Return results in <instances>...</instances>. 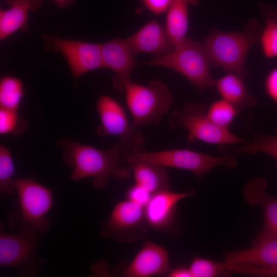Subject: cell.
Instances as JSON below:
<instances>
[{"label":"cell","instance_id":"cell-1","mask_svg":"<svg viewBox=\"0 0 277 277\" xmlns=\"http://www.w3.org/2000/svg\"><path fill=\"white\" fill-rule=\"evenodd\" d=\"M57 144L64 151L63 160L73 168L71 181L90 177L96 189H104L107 186L110 177L124 180L131 174V171L128 167L119 164L120 157L126 156L127 153L118 142L105 150L69 139L60 140Z\"/></svg>","mask_w":277,"mask_h":277},{"label":"cell","instance_id":"cell-2","mask_svg":"<svg viewBox=\"0 0 277 277\" xmlns=\"http://www.w3.org/2000/svg\"><path fill=\"white\" fill-rule=\"evenodd\" d=\"M12 184L17 200L8 216L10 227L27 233L47 232L50 221L46 215L53 203L51 189L29 178L15 179Z\"/></svg>","mask_w":277,"mask_h":277},{"label":"cell","instance_id":"cell-3","mask_svg":"<svg viewBox=\"0 0 277 277\" xmlns=\"http://www.w3.org/2000/svg\"><path fill=\"white\" fill-rule=\"evenodd\" d=\"M262 32L260 24L254 19L247 22L241 31L225 32L213 28L204 43L211 65L245 77L247 53L252 46L259 42Z\"/></svg>","mask_w":277,"mask_h":277},{"label":"cell","instance_id":"cell-4","mask_svg":"<svg viewBox=\"0 0 277 277\" xmlns=\"http://www.w3.org/2000/svg\"><path fill=\"white\" fill-rule=\"evenodd\" d=\"M171 69L186 77L201 93L214 87L211 62L204 43L186 36L169 53L147 62Z\"/></svg>","mask_w":277,"mask_h":277},{"label":"cell","instance_id":"cell-5","mask_svg":"<svg viewBox=\"0 0 277 277\" xmlns=\"http://www.w3.org/2000/svg\"><path fill=\"white\" fill-rule=\"evenodd\" d=\"M124 91L132 117L131 125L135 128L158 126L173 102L168 86L156 79L152 80L146 86L130 80L125 84Z\"/></svg>","mask_w":277,"mask_h":277},{"label":"cell","instance_id":"cell-6","mask_svg":"<svg viewBox=\"0 0 277 277\" xmlns=\"http://www.w3.org/2000/svg\"><path fill=\"white\" fill-rule=\"evenodd\" d=\"M126 161H143L164 167L184 169L202 180L213 168L224 166L233 169L237 157L229 154L213 156L188 149H174L153 152L142 151L124 158Z\"/></svg>","mask_w":277,"mask_h":277},{"label":"cell","instance_id":"cell-7","mask_svg":"<svg viewBox=\"0 0 277 277\" xmlns=\"http://www.w3.org/2000/svg\"><path fill=\"white\" fill-rule=\"evenodd\" d=\"M208 105L195 102H186L180 110L171 112L169 124L171 128L184 127L188 132L190 143L198 141L221 145L244 142L246 140L235 135L229 131L215 125L208 117Z\"/></svg>","mask_w":277,"mask_h":277},{"label":"cell","instance_id":"cell-8","mask_svg":"<svg viewBox=\"0 0 277 277\" xmlns=\"http://www.w3.org/2000/svg\"><path fill=\"white\" fill-rule=\"evenodd\" d=\"M96 109L101 121L97 131L98 134L117 136L118 142L126 151V156L145 151V136L130 124L124 108L117 101L109 95H102L97 101Z\"/></svg>","mask_w":277,"mask_h":277},{"label":"cell","instance_id":"cell-9","mask_svg":"<svg viewBox=\"0 0 277 277\" xmlns=\"http://www.w3.org/2000/svg\"><path fill=\"white\" fill-rule=\"evenodd\" d=\"M0 230V265L16 269L22 276L36 275L43 260L37 259L36 251L39 243L38 233L17 231L11 234Z\"/></svg>","mask_w":277,"mask_h":277},{"label":"cell","instance_id":"cell-10","mask_svg":"<svg viewBox=\"0 0 277 277\" xmlns=\"http://www.w3.org/2000/svg\"><path fill=\"white\" fill-rule=\"evenodd\" d=\"M42 38L46 50L63 55L75 79L104 68L101 44L65 39L48 33H43Z\"/></svg>","mask_w":277,"mask_h":277},{"label":"cell","instance_id":"cell-11","mask_svg":"<svg viewBox=\"0 0 277 277\" xmlns=\"http://www.w3.org/2000/svg\"><path fill=\"white\" fill-rule=\"evenodd\" d=\"M144 207L127 200L117 203L108 219L102 222L101 234L118 242L134 243L147 234Z\"/></svg>","mask_w":277,"mask_h":277},{"label":"cell","instance_id":"cell-12","mask_svg":"<svg viewBox=\"0 0 277 277\" xmlns=\"http://www.w3.org/2000/svg\"><path fill=\"white\" fill-rule=\"evenodd\" d=\"M268 182L261 177H254L244 185L243 192L246 202L251 206H260L264 215L262 230L252 244L267 239H277V198L266 192Z\"/></svg>","mask_w":277,"mask_h":277},{"label":"cell","instance_id":"cell-13","mask_svg":"<svg viewBox=\"0 0 277 277\" xmlns=\"http://www.w3.org/2000/svg\"><path fill=\"white\" fill-rule=\"evenodd\" d=\"M104 68L115 73L113 85L118 91H124L125 84L131 80L132 70L137 63L125 39L117 37L101 44Z\"/></svg>","mask_w":277,"mask_h":277},{"label":"cell","instance_id":"cell-14","mask_svg":"<svg viewBox=\"0 0 277 277\" xmlns=\"http://www.w3.org/2000/svg\"><path fill=\"white\" fill-rule=\"evenodd\" d=\"M195 193V189L191 188L184 192H173L170 189L153 194L144 207L147 226L159 231L171 229L174 223L177 203L184 198L194 195Z\"/></svg>","mask_w":277,"mask_h":277},{"label":"cell","instance_id":"cell-15","mask_svg":"<svg viewBox=\"0 0 277 277\" xmlns=\"http://www.w3.org/2000/svg\"><path fill=\"white\" fill-rule=\"evenodd\" d=\"M169 270L167 251L164 247L147 240L123 275L148 277L166 274Z\"/></svg>","mask_w":277,"mask_h":277},{"label":"cell","instance_id":"cell-16","mask_svg":"<svg viewBox=\"0 0 277 277\" xmlns=\"http://www.w3.org/2000/svg\"><path fill=\"white\" fill-rule=\"evenodd\" d=\"M125 41L134 55L141 53H150L154 58L169 53L174 47L169 41L165 27L154 19L148 22Z\"/></svg>","mask_w":277,"mask_h":277},{"label":"cell","instance_id":"cell-17","mask_svg":"<svg viewBox=\"0 0 277 277\" xmlns=\"http://www.w3.org/2000/svg\"><path fill=\"white\" fill-rule=\"evenodd\" d=\"M252 245L248 249L226 252L225 263L262 268L277 265V239L264 240Z\"/></svg>","mask_w":277,"mask_h":277},{"label":"cell","instance_id":"cell-18","mask_svg":"<svg viewBox=\"0 0 277 277\" xmlns=\"http://www.w3.org/2000/svg\"><path fill=\"white\" fill-rule=\"evenodd\" d=\"M9 8L0 10V41L21 30L28 29V14L36 11L43 0H5Z\"/></svg>","mask_w":277,"mask_h":277},{"label":"cell","instance_id":"cell-19","mask_svg":"<svg viewBox=\"0 0 277 277\" xmlns=\"http://www.w3.org/2000/svg\"><path fill=\"white\" fill-rule=\"evenodd\" d=\"M247 130L252 138L241 143L220 146L219 151L221 154L233 156L263 153L270 155L277 161V125L274 132L265 134L256 132L247 125Z\"/></svg>","mask_w":277,"mask_h":277},{"label":"cell","instance_id":"cell-20","mask_svg":"<svg viewBox=\"0 0 277 277\" xmlns=\"http://www.w3.org/2000/svg\"><path fill=\"white\" fill-rule=\"evenodd\" d=\"M216 88L222 99L232 105L239 112L256 105V101L247 88L243 78L232 72L215 80Z\"/></svg>","mask_w":277,"mask_h":277},{"label":"cell","instance_id":"cell-21","mask_svg":"<svg viewBox=\"0 0 277 277\" xmlns=\"http://www.w3.org/2000/svg\"><path fill=\"white\" fill-rule=\"evenodd\" d=\"M135 184L151 194L170 189L169 178L164 167L146 161H127Z\"/></svg>","mask_w":277,"mask_h":277},{"label":"cell","instance_id":"cell-22","mask_svg":"<svg viewBox=\"0 0 277 277\" xmlns=\"http://www.w3.org/2000/svg\"><path fill=\"white\" fill-rule=\"evenodd\" d=\"M197 0H172L167 11L165 29L170 43L175 46L185 37L189 28L188 8Z\"/></svg>","mask_w":277,"mask_h":277},{"label":"cell","instance_id":"cell-23","mask_svg":"<svg viewBox=\"0 0 277 277\" xmlns=\"http://www.w3.org/2000/svg\"><path fill=\"white\" fill-rule=\"evenodd\" d=\"M24 93V85L20 79L4 76L0 81V108L17 110Z\"/></svg>","mask_w":277,"mask_h":277},{"label":"cell","instance_id":"cell-24","mask_svg":"<svg viewBox=\"0 0 277 277\" xmlns=\"http://www.w3.org/2000/svg\"><path fill=\"white\" fill-rule=\"evenodd\" d=\"M188 268L192 277L229 276L232 274L227 268L225 262H216L196 255L193 256Z\"/></svg>","mask_w":277,"mask_h":277},{"label":"cell","instance_id":"cell-25","mask_svg":"<svg viewBox=\"0 0 277 277\" xmlns=\"http://www.w3.org/2000/svg\"><path fill=\"white\" fill-rule=\"evenodd\" d=\"M239 113L232 105L222 99L213 102L208 106L207 115L215 125L229 129L234 118Z\"/></svg>","mask_w":277,"mask_h":277},{"label":"cell","instance_id":"cell-26","mask_svg":"<svg viewBox=\"0 0 277 277\" xmlns=\"http://www.w3.org/2000/svg\"><path fill=\"white\" fill-rule=\"evenodd\" d=\"M15 173L14 164L10 151L3 145L0 146V191L10 194L14 188L13 181Z\"/></svg>","mask_w":277,"mask_h":277},{"label":"cell","instance_id":"cell-27","mask_svg":"<svg viewBox=\"0 0 277 277\" xmlns=\"http://www.w3.org/2000/svg\"><path fill=\"white\" fill-rule=\"evenodd\" d=\"M259 42L265 56L277 57V22L266 18V26L262 30Z\"/></svg>","mask_w":277,"mask_h":277},{"label":"cell","instance_id":"cell-28","mask_svg":"<svg viewBox=\"0 0 277 277\" xmlns=\"http://www.w3.org/2000/svg\"><path fill=\"white\" fill-rule=\"evenodd\" d=\"M26 126V122L19 117L17 110L0 108V133L2 135L19 133Z\"/></svg>","mask_w":277,"mask_h":277},{"label":"cell","instance_id":"cell-29","mask_svg":"<svg viewBox=\"0 0 277 277\" xmlns=\"http://www.w3.org/2000/svg\"><path fill=\"white\" fill-rule=\"evenodd\" d=\"M226 265L227 268L231 273L254 277H277V265L271 268H262L242 265Z\"/></svg>","mask_w":277,"mask_h":277},{"label":"cell","instance_id":"cell-30","mask_svg":"<svg viewBox=\"0 0 277 277\" xmlns=\"http://www.w3.org/2000/svg\"><path fill=\"white\" fill-rule=\"evenodd\" d=\"M152 195L146 189L136 184L131 186L126 193L128 200L137 203L144 207L147 204Z\"/></svg>","mask_w":277,"mask_h":277},{"label":"cell","instance_id":"cell-31","mask_svg":"<svg viewBox=\"0 0 277 277\" xmlns=\"http://www.w3.org/2000/svg\"><path fill=\"white\" fill-rule=\"evenodd\" d=\"M265 88L267 95L277 104V67L267 74L265 81Z\"/></svg>","mask_w":277,"mask_h":277},{"label":"cell","instance_id":"cell-32","mask_svg":"<svg viewBox=\"0 0 277 277\" xmlns=\"http://www.w3.org/2000/svg\"><path fill=\"white\" fill-rule=\"evenodd\" d=\"M148 10L156 15L167 12L172 0H139Z\"/></svg>","mask_w":277,"mask_h":277},{"label":"cell","instance_id":"cell-33","mask_svg":"<svg viewBox=\"0 0 277 277\" xmlns=\"http://www.w3.org/2000/svg\"><path fill=\"white\" fill-rule=\"evenodd\" d=\"M169 277H192L189 268L178 266L170 270L167 274Z\"/></svg>","mask_w":277,"mask_h":277},{"label":"cell","instance_id":"cell-34","mask_svg":"<svg viewBox=\"0 0 277 277\" xmlns=\"http://www.w3.org/2000/svg\"><path fill=\"white\" fill-rule=\"evenodd\" d=\"M262 10L264 15L266 16V18H269L274 19L277 22V10L274 8L263 6L262 7Z\"/></svg>","mask_w":277,"mask_h":277},{"label":"cell","instance_id":"cell-35","mask_svg":"<svg viewBox=\"0 0 277 277\" xmlns=\"http://www.w3.org/2000/svg\"><path fill=\"white\" fill-rule=\"evenodd\" d=\"M52 1L55 5L60 8H65L72 6L75 3V0H50Z\"/></svg>","mask_w":277,"mask_h":277}]
</instances>
